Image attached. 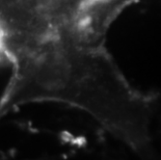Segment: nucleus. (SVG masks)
Wrapping results in <instances>:
<instances>
[{
    "mask_svg": "<svg viewBox=\"0 0 161 160\" xmlns=\"http://www.w3.org/2000/svg\"><path fill=\"white\" fill-rule=\"evenodd\" d=\"M127 1V3H128V5H131L132 3H134V2H136L137 0H126Z\"/></svg>",
    "mask_w": 161,
    "mask_h": 160,
    "instance_id": "7ed1b4c3",
    "label": "nucleus"
},
{
    "mask_svg": "<svg viewBox=\"0 0 161 160\" xmlns=\"http://www.w3.org/2000/svg\"><path fill=\"white\" fill-rule=\"evenodd\" d=\"M8 63V43L4 31L0 26V63Z\"/></svg>",
    "mask_w": 161,
    "mask_h": 160,
    "instance_id": "f03ea898",
    "label": "nucleus"
},
{
    "mask_svg": "<svg viewBox=\"0 0 161 160\" xmlns=\"http://www.w3.org/2000/svg\"><path fill=\"white\" fill-rule=\"evenodd\" d=\"M8 63L0 121L23 105L58 102L86 112L136 154L150 150L157 97L129 83L104 44L57 31L16 50Z\"/></svg>",
    "mask_w": 161,
    "mask_h": 160,
    "instance_id": "f257e3e1",
    "label": "nucleus"
}]
</instances>
